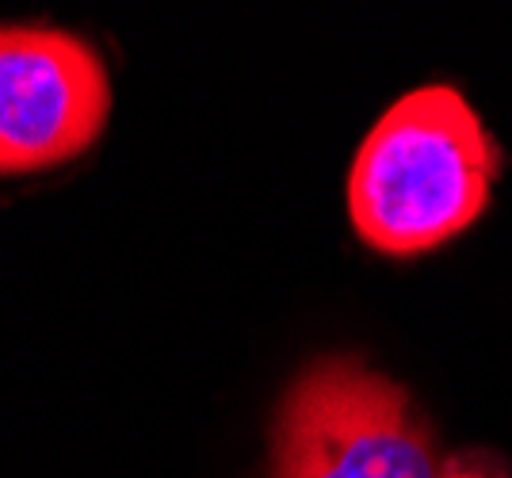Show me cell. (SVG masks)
Instances as JSON below:
<instances>
[{"label":"cell","mask_w":512,"mask_h":478,"mask_svg":"<svg viewBox=\"0 0 512 478\" xmlns=\"http://www.w3.org/2000/svg\"><path fill=\"white\" fill-rule=\"evenodd\" d=\"M501 150L467 96L425 85L394 100L348 173V215L383 257H421L459 238L490 203Z\"/></svg>","instance_id":"1"},{"label":"cell","mask_w":512,"mask_h":478,"mask_svg":"<svg viewBox=\"0 0 512 478\" xmlns=\"http://www.w3.org/2000/svg\"><path fill=\"white\" fill-rule=\"evenodd\" d=\"M428 421L402 383L329 356L283 394L272 478H440Z\"/></svg>","instance_id":"2"},{"label":"cell","mask_w":512,"mask_h":478,"mask_svg":"<svg viewBox=\"0 0 512 478\" xmlns=\"http://www.w3.org/2000/svg\"><path fill=\"white\" fill-rule=\"evenodd\" d=\"M111 81L77 35L39 23H0V176L65 165L104 134Z\"/></svg>","instance_id":"3"},{"label":"cell","mask_w":512,"mask_h":478,"mask_svg":"<svg viewBox=\"0 0 512 478\" xmlns=\"http://www.w3.org/2000/svg\"><path fill=\"white\" fill-rule=\"evenodd\" d=\"M440 478H505V471L501 467H486V463H478V459L470 456H459L440 467Z\"/></svg>","instance_id":"4"}]
</instances>
